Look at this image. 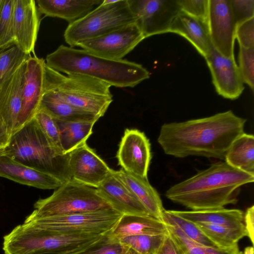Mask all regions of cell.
Here are the masks:
<instances>
[{
	"mask_svg": "<svg viewBox=\"0 0 254 254\" xmlns=\"http://www.w3.org/2000/svg\"><path fill=\"white\" fill-rule=\"evenodd\" d=\"M124 248L122 254H139L132 248L124 245Z\"/></svg>",
	"mask_w": 254,
	"mask_h": 254,
	"instance_id": "cell-44",
	"label": "cell"
},
{
	"mask_svg": "<svg viewBox=\"0 0 254 254\" xmlns=\"http://www.w3.org/2000/svg\"><path fill=\"white\" fill-rule=\"evenodd\" d=\"M3 0H0V8L1 7V4L2 3Z\"/></svg>",
	"mask_w": 254,
	"mask_h": 254,
	"instance_id": "cell-47",
	"label": "cell"
},
{
	"mask_svg": "<svg viewBox=\"0 0 254 254\" xmlns=\"http://www.w3.org/2000/svg\"><path fill=\"white\" fill-rule=\"evenodd\" d=\"M26 62L0 86V115L12 135L21 109Z\"/></svg>",
	"mask_w": 254,
	"mask_h": 254,
	"instance_id": "cell-19",
	"label": "cell"
},
{
	"mask_svg": "<svg viewBox=\"0 0 254 254\" xmlns=\"http://www.w3.org/2000/svg\"><path fill=\"white\" fill-rule=\"evenodd\" d=\"M181 10L207 25L209 0H178Z\"/></svg>",
	"mask_w": 254,
	"mask_h": 254,
	"instance_id": "cell-39",
	"label": "cell"
},
{
	"mask_svg": "<svg viewBox=\"0 0 254 254\" xmlns=\"http://www.w3.org/2000/svg\"><path fill=\"white\" fill-rule=\"evenodd\" d=\"M34 207L25 221L112 208L99 194L96 188L73 179L63 183L50 196L39 198Z\"/></svg>",
	"mask_w": 254,
	"mask_h": 254,
	"instance_id": "cell-7",
	"label": "cell"
},
{
	"mask_svg": "<svg viewBox=\"0 0 254 254\" xmlns=\"http://www.w3.org/2000/svg\"><path fill=\"white\" fill-rule=\"evenodd\" d=\"M39 109L57 120L66 122L95 121L99 118L81 111L61 99L53 92L44 90Z\"/></svg>",
	"mask_w": 254,
	"mask_h": 254,
	"instance_id": "cell-26",
	"label": "cell"
},
{
	"mask_svg": "<svg viewBox=\"0 0 254 254\" xmlns=\"http://www.w3.org/2000/svg\"><path fill=\"white\" fill-rule=\"evenodd\" d=\"M103 0H37L40 14L57 17L72 23L100 5Z\"/></svg>",
	"mask_w": 254,
	"mask_h": 254,
	"instance_id": "cell-21",
	"label": "cell"
},
{
	"mask_svg": "<svg viewBox=\"0 0 254 254\" xmlns=\"http://www.w3.org/2000/svg\"><path fill=\"white\" fill-rule=\"evenodd\" d=\"M156 254H181V253L168 233Z\"/></svg>",
	"mask_w": 254,
	"mask_h": 254,
	"instance_id": "cell-42",
	"label": "cell"
},
{
	"mask_svg": "<svg viewBox=\"0 0 254 254\" xmlns=\"http://www.w3.org/2000/svg\"><path fill=\"white\" fill-rule=\"evenodd\" d=\"M34 119L51 143L62 152L60 142L59 130L56 120L41 109H38Z\"/></svg>",
	"mask_w": 254,
	"mask_h": 254,
	"instance_id": "cell-35",
	"label": "cell"
},
{
	"mask_svg": "<svg viewBox=\"0 0 254 254\" xmlns=\"http://www.w3.org/2000/svg\"><path fill=\"white\" fill-rule=\"evenodd\" d=\"M207 27L214 48L224 57L235 60L236 26L229 0H209Z\"/></svg>",
	"mask_w": 254,
	"mask_h": 254,
	"instance_id": "cell-12",
	"label": "cell"
},
{
	"mask_svg": "<svg viewBox=\"0 0 254 254\" xmlns=\"http://www.w3.org/2000/svg\"><path fill=\"white\" fill-rule=\"evenodd\" d=\"M169 235L181 254H242L238 246L229 249L212 248L198 244L187 237L175 226L166 224Z\"/></svg>",
	"mask_w": 254,
	"mask_h": 254,
	"instance_id": "cell-30",
	"label": "cell"
},
{
	"mask_svg": "<svg viewBox=\"0 0 254 254\" xmlns=\"http://www.w3.org/2000/svg\"><path fill=\"white\" fill-rule=\"evenodd\" d=\"M122 215L111 208L40 218L24 222H32L60 233L103 234L110 232Z\"/></svg>",
	"mask_w": 254,
	"mask_h": 254,
	"instance_id": "cell-9",
	"label": "cell"
},
{
	"mask_svg": "<svg viewBox=\"0 0 254 254\" xmlns=\"http://www.w3.org/2000/svg\"><path fill=\"white\" fill-rule=\"evenodd\" d=\"M106 234L60 233L24 222L3 237L2 250L4 254H75L92 246Z\"/></svg>",
	"mask_w": 254,
	"mask_h": 254,
	"instance_id": "cell-5",
	"label": "cell"
},
{
	"mask_svg": "<svg viewBox=\"0 0 254 254\" xmlns=\"http://www.w3.org/2000/svg\"><path fill=\"white\" fill-rule=\"evenodd\" d=\"M115 173L145 207L148 214L162 221L164 208L162 200L148 179L129 173L122 169L115 170Z\"/></svg>",
	"mask_w": 254,
	"mask_h": 254,
	"instance_id": "cell-24",
	"label": "cell"
},
{
	"mask_svg": "<svg viewBox=\"0 0 254 254\" xmlns=\"http://www.w3.org/2000/svg\"><path fill=\"white\" fill-rule=\"evenodd\" d=\"M162 221L167 225L175 226L193 241L207 247L219 248L195 224L172 213L164 210Z\"/></svg>",
	"mask_w": 254,
	"mask_h": 254,
	"instance_id": "cell-31",
	"label": "cell"
},
{
	"mask_svg": "<svg viewBox=\"0 0 254 254\" xmlns=\"http://www.w3.org/2000/svg\"><path fill=\"white\" fill-rule=\"evenodd\" d=\"M171 211L193 223H208L233 228H245L244 213L238 209H226L223 207L201 210Z\"/></svg>",
	"mask_w": 254,
	"mask_h": 254,
	"instance_id": "cell-25",
	"label": "cell"
},
{
	"mask_svg": "<svg viewBox=\"0 0 254 254\" xmlns=\"http://www.w3.org/2000/svg\"><path fill=\"white\" fill-rule=\"evenodd\" d=\"M254 48H245L240 46L239 69L244 83L254 89Z\"/></svg>",
	"mask_w": 254,
	"mask_h": 254,
	"instance_id": "cell-36",
	"label": "cell"
},
{
	"mask_svg": "<svg viewBox=\"0 0 254 254\" xmlns=\"http://www.w3.org/2000/svg\"><path fill=\"white\" fill-rule=\"evenodd\" d=\"M14 0H3L0 8V51L14 45Z\"/></svg>",
	"mask_w": 254,
	"mask_h": 254,
	"instance_id": "cell-33",
	"label": "cell"
},
{
	"mask_svg": "<svg viewBox=\"0 0 254 254\" xmlns=\"http://www.w3.org/2000/svg\"><path fill=\"white\" fill-rule=\"evenodd\" d=\"M11 135L0 115V147H5L8 144Z\"/></svg>",
	"mask_w": 254,
	"mask_h": 254,
	"instance_id": "cell-43",
	"label": "cell"
},
{
	"mask_svg": "<svg viewBox=\"0 0 254 254\" xmlns=\"http://www.w3.org/2000/svg\"><path fill=\"white\" fill-rule=\"evenodd\" d=\"M242 254H254V250L253 246H249L245 248Z\"/></svg>",
	"mask_w": 254,
	"mask_h": 254,
	"instance_id": "cell-45",
	"label": "cell"
},
{
	"mask_svg": "<svg viewBox=\"0 0 254 254\" xmlns=\"http://www.w3.org/2000/svg\"><path fill=\"white\" fill-rule=\"evenodd\" d=\"M135 21L128 0H103L85 16L68 24L64 32V40L73 48Z\"/></svg>",
	"mask_w": 254,
	"mask_h": 254,
	"instance_id": "cell-8",
	"label": "cell"
},
{
	"mask_svg": "<svg viewBox=\"0 0 254 254\" xmlns=\"http://www.w3.org/2000/svg\"><path fill=\"white\" fill-rule=\"evenodd\" d=\"M31 56L16 45L0 51V86Z\"/></svg>",
	"mask_w": 254,
	"mask_h": 254,
	"instance_id": "cell-32",
	"label": "cell"
},
{
	"mask_svg": "<svg viewBox=\"0 0 254 254\" xmlns=\"http://www.w3.org/2000/svg\"><path fill=\"white\" fill-rule=\"evenodd\" d=\"M115 239L135 235H156L168 234L166 225L149 215L123 214L110 232Z\"/></svg>",
	"mask_w": 254,
	"mask_h": 254,
	"instance_id": "cell-23",
	"label": "cell"
},
{
	"mask_svg": "<svg viewBox=\"0 0 254 254\" xmlns=\"http://www.w3.org/2000/svg\"><path fill=\"white\" fill-rule=\"evenodd\" d=\"M167 235L130 236L119 241L139 254H156Z\"/></svg>",
	"mask_w": 254,
	"mask_h": 254,
	"instance_id": "cell-34",
	"label": "cell"
},
{
	"mask_svg": "<svg viewBox=\"0 0 254 254\" xmlns=\"http://www.w3.org/2000/svg\"><path fill=\"white\" fill-rule=\"evenodd\" d=\"M124 246L110 232L89 248L75 254H122Z\"/></svg>",
	"mask_w": 254,
	"mask_h": 254,
	"instance_id": "cell-37",
	"label": "cell"
},
{
	"mask_svg": "<svg viewBox=\"0 0 254 254\" xmlns=\"http://www.w3.org/2000/svg\"><path fill=\"white\" fill-rule=\"evenodd\" d=\"M118 165L125 171L145 178L152 156L150 143L144 132L127 128L117 153Z\"/></svg>",
	"mask_w": 254,
	"mask_h": 254,
	"instance_id": "cell-13",
	"label": "cell"
},
{
	"mask_svg": "<svg viewBox=\"0 0 254 254\" xmlns=\"http://www.w3.org/2000/svg\"><path fill=\"white\" fill-rule=\"evenodd\" d=\"M45 63L43 59L36 56L26 61L21 106L15 132L33 119L39 109L43 94Z\"/></svg>",
	"mask_w": 254,
	"mask_h": 254,
	"instance_id": "cell-14",
	"label": "cell"
},
{
	"mask_svg": "<svg viewBox=\"0 0 254 254\" xmlns=\"http://www.w3.org/2000/svg\"><path fill=\"white\" fill-rule=\"evenodd\" d=\"M96 189L111 207L122 214L149 215L114 170Z\"/></svg>",
	"mask_w": 254,
	"mask_h": 254,
	"instance_id": "cell-18",
	"label": "cell"
},
{
	"mask_svg": "<svg viewBox=\"0 0 254 254\" xmlns=\"http://www.w3.org/2000/svg\"><path fill=\"white\" fill-rule=\"evenodd\" d=\"M60 136L61 148L64 154L70 153L86 143L92 133V128L96 122H66L56 120Z\"/></svg>",
	"mask_w": 254,
	"mask_h": 254,
	"instance_id": "cell-27",
	"label": "cell"
},
{
	"mask_svg": "<svg viewBox=\"0 0 254 254\" xmlns=\"http://www.w3.org/2000/svg\"><path fill=\"white\" fill-rule=\"evenodd\" d=\"M5 147H0V156L5 155Z\"/></svg>",
	"mask_w": 254,
	"mask_h": 254,
	"instance_id": "cell-46",
	"label": "cell"
},
{
	"mask_svg": "<svg viewBox=\"0 0 254 254\" xmlns=\"http://www.w3.org/2000/svg\"><path fill=\"white\" fill-rule=\"evenodd\" d=\"M4 150L5 156L63 183L71 179L69 153L64 154L57 149L34 118L12 134Z\"/></svg>",
	"mask_w": 254,
	"mask_h": 254,
	"instance_id": "cell-4",
	"label": "cell"
},
{
	"mask_svg": "<svg viewBox=\"0 0 254 254\" xmlns=\"http://www.w3.org/2000/svg\"><path fill=\"white\" fill-rule=\"evenodd\" d=\"M45 62L60 72L89 76L119 88L133 87L150 76L140 64L123 59H108L63 45L48 54Z\"/></svg>",
	"mask_w": 254,
	"mask_h": 254,
	"instance_id": "cell-3",
	"label": "cell"
},
{
	"mask_svg": "<svg viewBox=\"0 0 254 254\" xmlns=\"http://www.w3.org/2000/svg\"><path fill=\"white\" fill-rule=\"evenodd\" d=\"M219 248L229 249L238 246V242L247 236L245 228H233L208 223H194Z\"/></svg>",
	"mask_w": 254,
	"mask_h": 254,
	"instance_id": "cell-29",
	"label": "cell"
},
{
	"mask_svg": "<svg viewBox=\"0 0 254 254\" xmlns=\"http://www.w3.org/2000/svg\"><path fill=\"white\" fill-rule=\"evenodd\" d=\"M136 24L144 38L169 32L181 11L178 0H128Z\"/></svg>",
	"mask_w": 254,
	"mask_h": 254,
	"instance_id": "cell-10",
	"label": "cell"
},
{
	"mask_svg": "<svg viewBox=\"0 0 254 254\" xmlns=\"http://www.w3.org/2000/svg\"><path fill=\"white\" fill-rule=\"evenodd\" d=\"M111 87L89 76L64 75L45 64L44 90L53 92L75 108L99 118L104 115L113 100Z\"/></svg>",
	"mask_w": 254,
	"mask_h": 254,
	"instance_id": "cell-6",
	"label": "cell"
},
{
	"mask_svg": "<svg viewBox=\"0 0 254 254\" xmlns=\"http://www.w3.org/2000/svg\"><path fill=\"white\" fill-rule=\"evenodd\" d=\"M246 122L245 119L229 110L208 117L164 124L157 141L166 154L175 157L224 159L233 142L244 132Z\"/></svg>",
	"mask_w": 254,
	"mask_h": 254,
	"instance_id": "cell-1",
	"label": "cell"
},
{
	"mask_svg": "<svg viewBox=\"0 0 254 254\" xmlns=\"http://www.w3.org/2000/svg\"><path fill=\"white\" fill-rule=\"evenodd\" d=\"M225 162L231 167L254 175V136L244 132L227 150Z\"/></svg>",
	"mask_w": 254,
	"mask_h": 254,
	"instance_id": "cell-28",
	"label": "cell"
},
{
	"mask_svg": "<svg viewBox=\"0 0 254 254\" xmlns=\"http://www.w3.org/2000/svg\"><path fill=\"white\" fill-rule=\"evenodd\" d=\"M0 177L45 190L56 189L63 184L50 175L30 168L5 155L0 156Z\"/></svg>",
	"mask_w": 254,
	"mask_h": 254,
	"instance_id": "cell-20",
	"label": "cell"
},
{
	"mask_svg": "<svg viewBox=\"0 0 254 254\" xmlns=\"http://www.w3.org/2000/svg\"><path fill=\"white\" fill-rule=\"evenodd\" d=\"M169 32L180 35L188 40L204 58L212 45L207 25L182 10L173 20Z\"/></svg>",
	"mask_w": 254,
	"mask_h": 254,
	"instance_id": "cell-22",
	"label": "cell"
},
{
	"mask_svg": "<svg viewBox=\"0 0 254 254\" xmlns=\"http://www.w3.org/2000/svg\"><path fill=\"white\" fill-rule=\"evenodd\" d=\"M144 39L136 24L133 22L83 41L78 46L101 57L120 60Z\"/></svg>",
	"mask_w": 254,
	"mask_h": 254,
	"instance_id": "cell-11",
	"label": "cell"
},
{
	"mask_svg": "<svg viewBox=\"0 0 254 254\" xmlns=\"http://www.w3.org/2000/svg\"><path fill=\"white\" fill-rule=\"evenodd\" d=\"M205 59L217 93L230 100L239 98L244 91V86L235 60L224 57L212 45Z\"/></svg>",
	"mask_w": 254,
	"mask_h": 254,
	"instance_id": "cell-15",
	"label": "cell"
},
{
	"mask_svg": "<svg viewBox=\"0 0 254 254\" xmlns=\"http://www.w3.org/2000/svg\"><path fill=\"white\" fill-rule=\"evenodd\" d=\"M233 20L236 27L254 17V0H229Z\"/></svg>",
	"mask_w": 254,
	"mask_h": 254,
	"instance_id": "cell-38",
	"label": "cell"
},
{
	"mask_svg": "<svg viewBox=\"0 0 254 254\" xmlns=\"http://www.w3.org/2000/svg\"><path fill=\"white\" fill-rule=\"evenodd\" d=\"M254 181V174L219 162L172 186L165 195L191 210L220 208L235 204L237 190Z\"/></svg>",
	"mask_w": 254,
	"mask_h": 254,
	"instance_id": "cell-2",
	"label": "cell"
},
{
	"mask_svg": "<svg viewBox=\"0 0 254 254\" xmlns=\"http://www.w3.org/2000/svg\"><path fill=\"white\" fill-rule=\"evenodd\" d=\"M40 13L34 0H14V45L24 53L35 56L34 48L40 23Z\"/></svg>",
	"mask_w": 254,
	"mask_h": 254,
	"instance_id": "cell-17",
	"label": "cell"
},
{
	"mask_svg": "<svg viewBox=\"0 0 254 254\" xmlns=\"http://www.w3.org/2000/svg\"><path fill=\"white\" fill-rule=\"evenodd\" d=\"M235 39L245 48H254V17L236 27Z\"/></svg>",
	"mask_w": 254,
	"mask_h": 254,
	"instance_id": "cell-40",
	"label": "cell"
},
{
	"mask_svg": "<svg viewBox=\"0 0 254 254\" xmlns=\"http://www.w3.org/2000/svg\"><path fill=\"white\" fill-rule=\"evenodd\" d=\"M68 165L71 179L94 188L113 170L87 143L69 153Z\"/></svg>",
	"mask_w": 254,
	"mask_h": 254,
	"instance_id": "cell-16",
	"label": "cell"
},
{
	"mask_svg": "<svg viewBox=\"0 0 254 254\" xmlns=\"http://www.w3.org/2000/svg\"><path fill=\"white\" fill-rule=\"evenodd\" d=\"M244 225L247 234L251 243L254 244V206L248 208L244 215Z\"/></svg>",
	"mask_w": 254,
	"mask_h": 254,
	"instance_id": "cell-41",
	"label": "cell"
}]
</instances>
